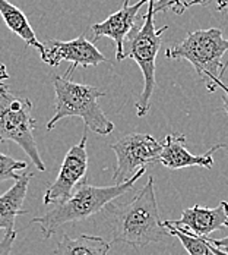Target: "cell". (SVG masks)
Returning a JSON list of instances; mask_svg holds the SVG:
<instances>
[{
    "label": "cell",
    "mask_w": 228,
    "mask_h": 255,
    "mask_svg": "<svg viewBox=\"0 0 228 255\" xmlns=\"http://www.w3.org/2000/svg\"><path fill=\"white\" fill-rule=\"evenodd\" d=\"M215 9L218 12L228 13V0H215Z\"/></svg>",
    "instance_id": "7402d4cb"
},
{
    "label": "cell",
    "mask_w": 228,
    "mask_h": 255,
    "mask_svg": "<svg viewBox=\"0 0 228 255\" xmlns=\"http://www.w3.org/2000/svg\"><path fill=\"white\" fill-rule=\"evenodd\" d=\"M110 244L101 236L80 235L77 238H71L63 235L57 242L53 255H108Z\"/></svg>",
    "instance_id": "9a60e30c"
},
{
    "label": "cell",
    "mask_w": 228,
    "mask_h": 255,
    "mask_svg": "<svg viewBox=\"0 0 228 255\" xmlns=\"http://www.w3.org/2000/svg\"><path fill=\"white\" fill-rule=\"evenodd\" d=\"M56 102L54 115L47 122V129L51 130L62 119L77 116L83 121L88 129L98 135H110L114 130V124L104 115L98 104V99L105 93L92 85H83L72 81L65 75L53 77Z\"/></svg>",
    "instance_id": "277c9868"
},
{
    "label": "cell",
    "mask_w": 228,
    "mask_h": 255,
    "mask_svg": "<svg viewBox=\"0 0 228 255\" xmlns=\"http://www.w3.org/2000/svg\"><path fill=\"white\" fill-rule=\"evenodd\" d=\"M16 239V232L15 230H7L0 241V255H12L13 242Z\"/></svg>",
    "instance_id": "d6986e66"
},
{
    "label": "cell",
    "mask_w": 228,
    "mask_h": 255,
    "mask_svg": "<svg viewBox=\"0 0 228 255\" xmlns=\"http://www.w3.org/2000/svg\"><path fill=\"white\" fill-rule=\"evenodd\" d=\"M164 226L168 229L170 235L176 236L178 241L181 242V245L184 247V250L189 253V255H217L212 251L211 244L206 241V238L196 236L189 230L174 226L168 220L164 222Z\"/></svg>",
    "instance_id": "2e32d148"
},
{
    "label": "cell",
    "mask_w": 228,
    "mask_h": 255,
    "mask_svg": "<svg viewBox=\"0 0 228 255\" xmlns=\"http://www.w3.org/2000/svg\"><path fill=\"white\" fill-rule=\"evenodd\" d=\"M28 164L25 161H19L15 160L6 154L0 153V182L4 180H18L21 178V175L18 173L19 170L24 172Z\"/></svg>",
    "instance_id": "e0dca14e"
},
{
    "label": "cell",
    "mask_w": 228,
    "mask_h": 255,
    "mask_svg": "<svg viewBox=\"0 0 228 255\" xmlns=\"http://www.w3.org/2000/svg\"><path fill=\"white\" fill-rule=\"evenodd\" d=\"M104 210L110 216L114 242L139 250L150 244L161 242L170 235L159 217L152 176L130 203L120 207L110 203Z\"/></svg>",
    "instance_id": "6da1fadb"
},
{
    "label": "cell",
    "mask_w": 228,
    "mask_h": 255,
    "mask_svg": "<svg viewBox=\"0 0 228 255\" xmlns=\"http://www.w3.org/2000/svg\"><path fill=\"white\" fill-rule=\"evenodd\" d=\"M171 225L192 232L196 236L209 238L215 230L228 229V203L221 201L214 208L193 205L181 213L178 220H168Z\"/></svg>",
    "instance_id": "7c38bea8"
},
{
    "label": "cell",
    "mask_w": 228,
    "mask_h": 255,
    "mask_svg": "<svg viewBox=\"0 0 228 255\" xmlns=\"http://www.w3.org/2000/svg\"><path fill=\"white\" fill-rule=\"evenodd\" d=\"M212 245H215L217 248H221L224 251H228V236L227 238H223V239H211V238H206Z\"/></svg>",
    "instance_id": "ffe728a7"
},
{
    "label": "cell",
    "mask_w": 228,
    "mask_h": 255,
    "mask_svg": "<svg viewBox=\"0 0 228 255\" xmlns=\"http://www.w3.org/2000/svg\"><path fill=\"white\" fill-rule=\"evenodd\" d=\"M41 60L50 66H59L62 62H69L71 66L65 72V77L71 78L77 66H97L100 63H108L107 57L91 43L85 34L69 41H60L53 38L49 41L46 53L41 54Z\"/></svg>",
    "instance_id": "9c48e42d"
},
{
    "label": "cell",
    "mask_w": 228,
    "mask_h": 255,
    "mask_svg": "<svg viewBox=\"0 0 228 255\" xmlns=\"http://www.w3.org/2000/svg\"><path fill=\"white\" fill-rule=\"evenodd\" d=\"M110 147L117 158L113 180L122 183L133 176L141 167L159 161L162 144L148 133H129Z\"/></svg>",
    "instance_id": "52a82bcc"
},
{
    "label": "cell",
    "mask_w": 228,
    "mask_h": 255,
    "mask_svg": "<svg viewBox=\"0 0 228 255\" xmlns=\"http://www.w3.org/2000/svg\"><path fill=\"white\" fill-rule=\"evenodd\" d=\"M226 148L224 144H217L212 145L206 153L195 155L190 154L186 148V136L180 133H168L164 141H162V148L159 154V163L170 169V170H177L184 167H205V169H212L214 166V154L218 150Z\"/></svg>",
    "instance_id": "8fae6325"
},
{
    "label": "cell",
    "mask_w": 228,
    "mask_h": 255,
    "mask_svg": "<svg viewBox=\"0 0 228 255\" xmlns=\"http://www.w3.org/2000/svg\"><path fill=\"white\" fill-rule=\"evenodd\" d=\"M145 170L147 167H141L127 180L122 183H114L111 186H94L86 179H83L76 186L72 197L68 201L53 207L41 217H34L31 223L40 225L43 236L49 239L66 223L86 220L88 217L100 213L116 198L125 195L144 176Z\"/></svg>",
    "instance_id": "7a4b0ae2"
},
{
    "label": "cell",
    "mask_w": 228,
    "mask_h": 255,
    "mask_svg": "<svg viewBox=\"0 0 228 255\" xmlns=\"http://www.w3.org/2000/svg\"><path fill=\"white\" fill-rule=\"evenodd\" d=\"M206 241H208V239H206ZM208 242H209V241H208ZM209 244H211V242H209ZM211 248H212V251L217 255H228V251H224V250H221V248H217V247L212 245V244H211Z\"/></svg>",
    "instance_id": "d4e9b609"
},
{
    "label": "cell",
    "mask_w": 228,
    "mask_h": 255,
    "mask_svg": "<svg viewBox=\"0 0 228 255\" xmlns=\"http://www.w3.org/2000/svg\"><path fill=\"white\" fill-rule=\"evenodd\" d=\"M150 0H139L135 4H130V0H123L122 7L111 13L105 21L91 26L95 41L101 37H108L116 44V59L122 62V54L125 50V41L130 31L136 26L138 13L144 4H148Z\"/></svg>",
    "instance_id": "30bf717a"
},
{
    "label": "cell",
    "mask_w": 228,
    "mask_h": 255,
    "mask_svg": "<svg viewBox=\"0 0 228 255\" xmlns=\"http://www.w3.org/2000/svg\"><path fill=\"white\" fill-rule=\"evenodd\" d=\"M170 1L171 0H158V1H155V13L167 10L170 7Z\"/></svg>",
    "instance_id": "44dd1931"
},
{
    "label": "cell",
    "mask_w": 228,
    "mask_h": 255,
    "mask_svg": "<svg viewBox=\"0 0 228 255\" xmlns=\"http://www.w3.org/2000/svg\"><path fill=\"white\" fill-rule=\"evenodd\" d=\"M86 142H88V136L86 133H83L82 139L76 145H72V148L65 155L57 178L47 188L43 197L44 204H63L72 197L76 186L83 179H86V172H88Z\"/></svg>",
    "instance_id": "ba28073f"
},
{
    "label": "cell",
    "mask_w": 228,
    "mask_h": 255,
    "mask_svg": "<svg viewBox=\"0 0 228 255\" xmlns=\"http://www.w3.org/2000/svg\"><path fill=\"white\" fill-rule=\"evenodd\" d=\"M155 0L148 1L147 13L142 18V25L135 26L125 41V50L122 54V60L133 59L142 71L144 75V90L135 104L136 115L144 118L150 112L151 97L155 88V59L161 49V37L167 31L168 26L161 28L155 26Z\"/></svg>",
    "instance_id": "5b68a950"
},
{
    "label": "cell",
    "mask_w": 228,
    "mask_h": 255,
    "mask_svg": "<svg viewBox=\"0 0 228 255\" xmlns=\"http://www.w3.org/2000/svg\"><path fill=\"white\" fill-rule=\"evenodd\" d=\"M32 175L22 173L21 178L15 180L13 186L0 195V230H15V220L18 216L25 214L22 208L25 201L28 185Z\"/></svg>",
    "instance_id": "4fadbf2b"
},
{
    "label": "cell",
    "mask_w": 228,
    "mask_h": 255,
    "mask_svg": "<svg viewBox=\"0 0 228 255\" xmlns=\"http://www.w3.org/2000/svg\"><path fill=\"white\" fill-rule=\"evenodd\" d=\"M6 79H9L7 69H6V66H4L3 63H0V84H1L3 81H6Z\"/></svg>",
    "instance_id": "603a6c76"
},
{
    "label": "cell",
    "mask_w": 228,
    "mask_h": 255,
    "mask_svg": "<svg viewBox=\"0 0 228 255\" xmlns=\"http://www.w3.org/2000/svg\"><path fill=\"white\" fill-rule=\"evenodd\" d=\"M224 97H223V104H224V110H226V113L228 115V87L226 85L224 87Z\"/></svg>",
    "instance_id": "cb8c5ba5"
},
{
    "label": "cell",
    "mask_w": 228,
    "mask_h": 255,
    "mask_svg": "<svg viewBox=\"0 0 228 255\" xmlns=\"http://www.w3.org/2000/svg\"><path fill=\"white\" fill-rule=\"evenodd\" d=\"M211 0H171L170 1V7L176 15H181L184 13L189 7L195 6V4H201V6H206Z\"/></svg>",
    "instance_id": "ac0fdd59"
},
{
    "label": "cell",
    "mask_w": 228,
    "mask_h": 255,
    "mask_svg": "<svg viewBox=\"0 0 228 255\" xmlns=\"http://www.w3.org/2000/svg\"><path fill=\"white\" fill-rule=\"evenodd\" d=\"M228 51V38L220 28H203L192 31L176 46L167 49L168 59L190 62L196 75L206 81L208 91L224 90L223 77L228 68V62H223V56Z\"/></svg>",
    "instance_id": "3957f363"
},
{
    "label": "cell",
    "mask_w": 228,
    "mask_h": 255,
    "mask_svg": "<svg viewBox=\"0 0 228 255\" xmlns=\"http://www.w3.org/2000/svg\"><path fill=\"white\" fill-rule=\"evenodd\" d=\"M0 16L4 21L6 26L13 34H16L21 40H24L28 46L37 49L40 51V54L46 53L47 47L41 41H38V38H37L31 24H29L28 18L25 16V13L19 7H16L15 4H12L7 0H0Z\"/></svg>",
    "instance_id": "5bb4252c"
},
{
    "label": "cell",
    "mask_w": 228,
    "mask_h": 255,
    "mask_svg": "<svg viewBox=\"0 0 228 255\" xmlns=\"http://www.w3.org/2000/svg\"><path fill=\"white\" fill-rule=\"evenodd\" d=\"M37 121L32 118V103L10 93L7 85L0 84V142L13 141L31 158L34 166L46 170V164L40 155L34 130Z\"/></svg>",
    "instance_id": "8992f818"
}]
</instances>
